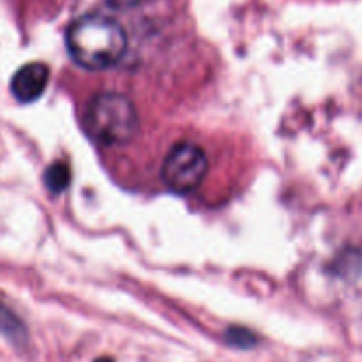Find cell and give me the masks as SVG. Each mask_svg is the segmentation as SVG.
I'll return each mask as SVG.
<instances>
[{"label":"cell","mask_w":362,"mask_h":362,"mask_svg":"<svg viewBox=\"0 0 362 362\" xmlns=\"http://www.w3.org/2000/svg\"><path fill=\"white\" fill-rule=\"evenodd\" d=\"M69 55L85 69L99 71L115 66L127 48V35L117 20L87 14L71 23L66 34Z\"/></svg>","instance_id":"cell-1"},{"label":"cell","mask_w":362,"mask_h":362,"mask_svg":"<svg viewBox=\"0 0 362 362\" xmlns=\"http://www.w3.org/2000/svg\"><path fill=\"white\" fill-rule=\"evenodd\" d=\"M81 124L94 141L106 147H119L129 144L138 133V113L127 95L99 92L85 105Z\"/></svg>","instance_id":"cell-2"},{"label":"cell","mask_w":362,"mask_h":362,"mask_svg":"<svg viewBox=\"0 0 362 362\" xmlns=\"http://www.w3.org/2000/svg\"><path fill=\"white\" fill-rule=\"evenodd\" d=\"M207 168L209 161L204 148L182 141L173 145L166 154L161 166V179L170 191L186 194L204 182Z\"/></svg>","instance_id":"cell-3"},{"label":"cell","mask_w":362,"mask_h":362,"mask_svg":"<svg viewBox=\"0 0 362 362\" xmlns=\"http://www.w3.org/2000/svg\"><path fill=\"white\" fill-rule=\"evenodd\" d=\"M49 69L46 64L30 62L25 64L23 67L14 73L13 81H11V90L13 95L21 103L37 101L45 94L48 87Z\"/></svg>","instance_id":"cell-4"},{"label":"cell","mask_w":362,"mask_h":362,"mask_svg":"<svg viewBox=\"0 0 362 362\" xmlns=\"http://www.w3.org/2000/svg\"><path fill=\"white\" fill-rule=\"evenodd\" d=\"M0 334L9 338L13 343H23L25 338H27L25 325L21 324L20 318L2 303H0Z\"/></svg>","instance_id":"cell-5"},{"label":"cell","mask_w":362,"mask_h":362,"mask_svg":"<svg viewBox=\"0 0 362 362\" xmlns=\"http://www.w3.org/2000/svg\"><path fill=\"white\" fill-rule=\"evenodd\" d=\"M71 182V168L66 163H53L45 173V184L52 193H62Z\"/></svg>","instance_id":"cell-6"},{"label":"cell","mask_w":362,"mask_h":362,"mask_svg":"<svg viewBox=\"0 0 362 362\" xmlns=\"http://www.w3.org/2000/svg\"><path fill=\"white\" fill-rule=\"evenodd\" d=\"M226 341L230 345L237 346V349H251V346L257 345V338H255L253 332H250L244 327H232L226 332Z\"/></svg>","instance_id":"cell-7"},{"label":"cell","mask_w":362,"mask_h":362,"mask_svg":"<svg viewBox=\"0 0 362 362\" xmlns=\"http://www.w3.org/2000/svg\"><path fill=\"white\" fill-rule=\"evenodd\" d=\"M108 6H112L113 9H129V7L136 6L140 0H106Z\"/></svg>","instance_id":"cell-8"},{"label":"cell","mask_w":362,"mask_h":362,"mask_svg":"<svg viewBox=\"0 0 362 362\" xmlns=\"http://www.w3.org/2000/svg\"><path fill=\"white\" fill-rule=\"evenodd\" d=\"M98 362H112V361H108V359H101V361H98Z\"/></svg>","instance_id":"cell-9"}]
</instances>
